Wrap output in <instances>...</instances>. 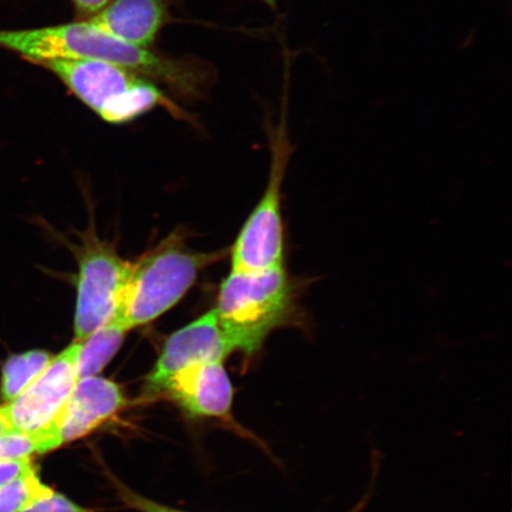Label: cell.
<instances>
[{
	"label": "cell",
	"instance_id": "1",
	"mask_svg": "<svg viewBox=\"0 0 512 512\" xmlns=\"http://www.w3.org/2000/svg\"><path fill=\"white\" fill-rule=\"evenodd\" d=\"M0 48L23 59L101 61L166 83L185 94L195 93L198 74L189 64L164 59L145 48L118 40L88 21L55 27L0 31Z\"/></svg>",
	"mask_w": 512,
	"mask_h": 512
},
{
	"label": "cell",
	"instance_id": "2",
	"mask_svg": "<svg viewBox=\"0 0 512 512\" xmlns=\"http://www.w3.org/2000/svg\"><path fill=\"white\" fill-rule=\"evenodd\" d=\"M303 283L284 266L232 271L224 279L215 312L234 352L253 357L275 330L303 324Z\"/></svg>",
	"mask_w": 512,
	"mask_h": 512
},
{
	"label": "cell",
	"instance_id": "3",
	"mask_svg": "<svg viewBox=\"0 0 512 512\" xmlns=\"http://www.w3.org/2000/svg\"><path fill=\"white\" fill-rule=\"evenodd\" d=\"M221 258V252H196L182 236H169L130 264L114 317L128 330L153 322L178 304L204 268Z\"/></svg>",
	"mask_w": 512,
	"mask_h": 512
},
{
	"label": "cell",
	"instance_id": "4",
	"mask_svg": "<svg viewBox=\"0 0 512 512\" xmlns=\"http://www.w3.org/2000/svg\"><path fill=\"white\" fill-rule=\"evenodd\" d=\"M110 124H125L158 106L169 107L162 91L142 75L101 61L47 60L37 63Z\"/></svg>",
	"mask_w": 512,
	"mask_h": 512
},
{
	"label": "cell",
	"instance_id": "5",
	"mask_svg": "<svg viewBox=\"0 0 512 512\" xmlns=\"http://www.w3.org/2000/svg\"><path fill=\"white\" fill-rule=\"evenodd\" d=\"M284 95L283 113L271 136L272 163L264 195L249 215L232 248V271H264L284 266L285 224L281 206L288 160L293 152L288 139Z\"/></svg>",
	"mask_w": 512,
	"mask_h": 512
},
{
	"label": "cell",
	"instance_id": "6",
	"mask_svg": "<svg viewBox=\"0 0 512 512\" xmlns=\"http://www.w3.org/2000/svg\"><path fill=\"white\" fill-rule=\"evenodd\" d=\"M75 254L79 272L74 332L75 342H82L114 317L130 264L94 233L83 236Z\"/></svg>",
	"mask_w": 512,
	"mask_h": 512
},
{
	"label": "cell",
	"instance_id": "7",
	"mask_svg": "<svg viewBox=\"0 0 512 512\" xmlns=\"http://www.w3.org/2000/svg\"><path fill=\"white\" fill-rule=\"evenodd\" d=\"M79 352L80 342L74 341L24 393L0 406L11 432H38L53 424L79 381Z\"/></svg>",
	"mask_w": 512,
	"mask_h": 512
},
{
	"label": "cell",
	"instance_id": "8",
	"mask_svg": "<svg viewBox=\"0 0 512 512\" xmlns=\"http://www.w3.org/2000/svg\"><path fill=\"white\" fill-rule=\"evenodd\" d=\"M233 352L213 309L166 339L155 368L147 376L145 392L158 394L177 371L197 363L223 362Z\"/></svg>",
	"mask_w": 512,
	"mask_h": 512
},
{
	"label": "cell",
	"instance_id": "9",
	"mask_svg": "<svg viewBox=\"0 0 512 512\" xmlns=\"http://www.w3.org/2000/svg\"><path fill=\"white\" fill-rule=\"evenodd\" d=\"M126 405L118 383L104 377H86L76 382L66 405L46 428L53 450L91 434Z\"/></svg>",
	"mask_w": 512,
	"mask_h": 512
},
{
	"label": "cell",
	"instance_id": "10",
	"mask_svg": "<svg viewBox=\"0 0 512 512\" xmlns=\"http://www.w3.org/2000/svg\"><path fill=\"white\" fill-rule=\"evenodd\" d=\"M159 393L168 394L189 415L224 418L232 409L234 390L223 362H210L177 371Z\"/></svg>",
	"mask_w": 512,
	"mask_h": 512
},
{
	"label": "cell",
	"instance_id": "11",
	"mask_svg": "<svg viewBox=\"0 0 512 512\" xmlns=\"http://www.w3.org/2000/svg\"><path fill=\"white\" fill-rule=\"evenodd\" d=\"M164 21L163 0H113L88 19L106 34L145 49L156 40Z\"/></svg>",
	"mask_w": 512,
	"mask_h": 512
},
{
	"label": "cell",
	"instance_id": "12",
	"mask_svg": "<svg viewBox=\"0 0 512 512\" xmlns=\"http://www.w3.org/2000/svg\"><path fill=\"white\" fill-rule=\"evenodd\" d=\"M126 326L113 317L110 322L80 342L78 360L79 380L99 376L102 370L117 355L128 334Z\"/></svg>",
	"mask_w": 512,
	"mask_h": 512
},
{
	"label": "cell",
	"instance_id": "13",
	"mask_svg": "<svg viewBox=\"0 0 512 512\" xmlns=\"http://www.w3.org/2000/svg\"><path fill=\"white\" fill-rule=\"evenodd\" d=\"M55 355L47 350H29L6 358L0 376V398L3 403L18 398L53 362Z\"/></svg>",
	"mask_w": 512,
	"mask_h": 512
},
{
	"label": "cell",
	"instance_id": "14",
	"mask_svg": "<svg viewBox=\"0 0 512 512\" xmlns=\"http://www.w3.org/2000/svg\"><path fill=\"white\" fill-rule=\"evenodd\" d=\"M54 490L41 482L37 469L0 488V512H21L30 504L53 494Z\"/></svg>",
	"mask_w": 512,
	"mask_h": 512
},
{
	"label": "cell",
	"instance_id": "15",
	"mask_svg": "<svg viewBox=\"0 0 512 512\" xmlns=\"http://www.w3.org/2000/svg\"><path fill=\"white\" fill-rule=\"evenodd\" d=\"M53 451L46 432H6L0 434V462L31 458Z\"/></svg>",
	"mask_w": 512,
	"mask_h": 512
},
{
	"label": "cell",
	"instance_id": "16",
	"mask_svg": "<svg viewBox=\"0 0 512 512\" xmlns=\"http://www.w3.org/2000/svg\"><path fill=\"white\" fill-rule=\"evenodd\" d=\"M21 512H94L86 508L80 507L79 504L70 501L69 498L64 497L57 492L53 494L37 499L34 503L30 504L29 507L23 509Z\"/></svg>",
	"mask_w": 512,
	"mask_h": 512
},
{
	"label": "cell",
	"instance_id": "17",
	"mask_svg": "<svg viewBox=\"0 0 512 512\" xmlns=\"http://www.w3.org/2000/svg\"><path fill=\"white\" fill-rule=\"evenodd\" d=\"M35 467L31 458L2 460L0 462V488L15 482L16 479L23 477L25 473L35 469Z\"/></svg>",
	"mask_w": 512,
	"mask_h": 512
},
{
	"label": "cell",
	"instance_id": "18",
	"mask_svg": "<svg viewBox=\"0 0 512 512\" xmlns=\"http://www.w3.org/2000/svg\"><path fill=\"white\" fill-rule=\"evenodd\" d=\"M73 2L82 14L94 15L111 3V0H73Z\"/></svg>",
	"mask_w": 512,
	"mask_h": 512
},
{
	"label": "cell",
	"instance_id": "19",
	"mask_svg": "<svg viewBox=\"0 0 512 512\" xmlns=\"http://www.w3.org/2000/svg\"><path fill=\"white\" fill-rule=\"evenodd\" d=\"M11 432L8 424H6L5 420L3 419L2 414H0V434Z\"/></svg>",
	"mask_w": 512,
	"mask_h": 512
},
{
	"label": "cell",
	"instance_id": "20",
	"mask_svg": "<svg viewBox=\"0 0 512 512\" xmlns=\"http://www.w3.org/2000/svg\"><path fill=\"white\" fill-rule=\"evenodd\" d=\"M153 512H179V511H174V510H164L162 508H159L158 511H153Z\"/></svg>",
	"mask_w": 512,
	"mask_h": 512
},
{
	"label": "cell",
	"instance_id": "21",
	"mask_svg": "<svg viewBox=\"0 0 512 512\" xmlns=\"http://www.w3.org/2000/svg\"><path fill=\"white\" fill-rule=\"evenodd\" d=\"M360 508H361V505H360V507H358V509H356L355 511H352V512H358V510H360Z\"/></svg>",
	"mask_w": 512,
	"mask_h": 512
}]
</instances>
